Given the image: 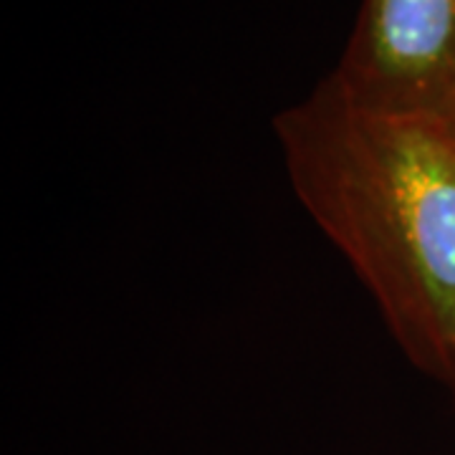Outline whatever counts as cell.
<instances>
[{
	"mask_svg": "<svg viewBox=\"0 0 455 455\" xmlns=\"http://www.w3.org/2000/svg\"><path fill=\"white\" fill-rule=\"evenodd\" d=\"M293 196L418 370L451 382L455 134L448 119L355 104L326 76L274 119Z\"/></svg>",
	"mask_w": 455,
	"mask_h": 455,
	"instance_id": "cell-1",
	"label": "cell"
},
{
	"mask_svg": "<svg viewBox=\"0 0 455 455\" xmlns=\"http://www.w3.org/2000/svg\"><path fill=\"white\" fill-rule=\"evenodd\" d=\"M448 124H451V130H453V134H455V114L451 116V119H448Z\"/></svg>",
	"mask_w": 455,
	"mask_h": 455,
	"instance_id": "cell-4",
	"label": "cell"
},
{
	"mask_svg": "<svg viewBox=\"0 0 455 455\" xmlns=\"http://www.w3.org/2000/svg\"><path fill=\"white\" fill-rule=\"evenodd\" d=\"M448 385L455 390V349H453V370H451V382H448Z\"/></svg>",
	"mask_w": 455,
	"mask_h": 455,
	"instance_id": "cell-3",
	"label": "cell"
},
{
	"mask_svg": "<svg viewBox=\"0 0 455 455\" xmlns=\"http://www.w3.org/2000/svg\"><path fill=\"white\" fill-rule=\"evenodd\" d=\"M344 97L379 112L455 114V0H362L329 74Z\"/></svg>",
	"mask_w": 455,
	"mask_h": 455,
	"instance_id": "cell-2",
	"label": "cell"
}]
</instances>
